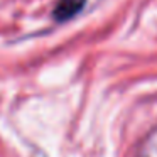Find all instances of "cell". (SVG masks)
<instances>
[{
	"mask_svg": "<svg viewBox=\"0 0 157 157\" xmlns=\"http://www.w3.org/2000/svg\"><path fill=\"white\" fill-rule=\"evenodd\" d=\"M85 2L86 0H58L52 15L56 21H68L85 7Z\"/></svg>",
	"mask_w": 157,
	"mask_h": 157,
	"instance_id": "6da1fadb",
	"label": "cell"
}]
</instances>
